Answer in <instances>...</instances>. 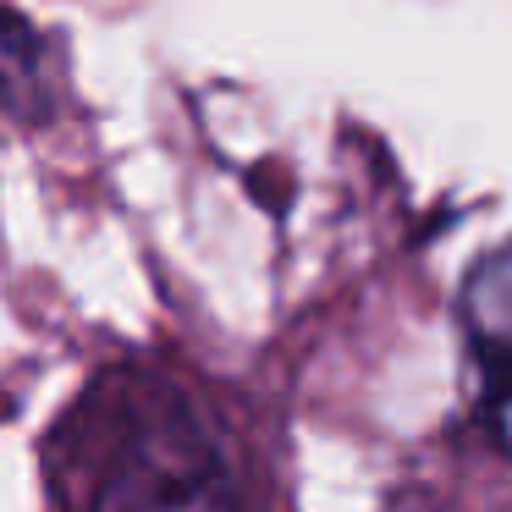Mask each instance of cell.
I'll return each mask as SVG.
<instances>
[{
  "instance_id": "cell-1",
  "label": "cell",
  "mask_w": 512,
  "mask_h": 512,
  "mask_svg": "<svg viewBox=\"0 0 512 512\" xmlns=\"http://www.w3.org/2000/svg\"><path fill=\"white\" fill-rule=\"evenodd\" d=\"M72 512H232L221 452L166 391H116L78 430Z\"/></svg>"
},
{
  "instance_id": "cell-2",
  "label": "cell",
  "mask_w": 512,
  "mask_h": 512,
  "mask_svg": "<svg viewBox=\"0 0 512 512\" xmlns=\"http://www.w3.org/2000/svg\"><path fill=\"white\" fill-rule=\"evenodd\" d=\"M463 325L468 353L479 369V402L496 430V441L512 452V243L479 259V270L463 287Z\"/></svg>"
}]
</instances>
